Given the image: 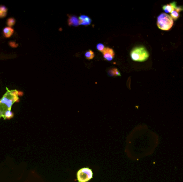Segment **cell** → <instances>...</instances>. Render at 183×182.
Instances as JSON below:
<instances>
[{
    "label": "cell",
    "mask_w": 183,
    "mask_h": 182,
    "mask_svg": "<svg viewBox=\"0 0 183 182\" xmlns=\"http://www.w3.org/2000/svg\"><path fill=\"white\" fill-rule=\"evenodd\" d=\"M149 57V54L146 48L142 46H136L130 52V57L132 61L137 62H144Z\"/></svg>",
    "instance_id": "cell-2"
},
{
    "label": "cell",
    "mask_w": 183,
    "mask_h": 182,
    "mask_svg": "<svg viewBox=\"0 0 183 182\" xmlns=\"http://www.w3.org/2000/svg\"><path fill=\"white\" fill-rule=\"evenodd\" d=\"M103 57L106 61H111L115 57V52L112 49L105 48L102 52Z\"/></svg>",
    "instance_id": "cell-5"
},
{
    "label": "cell",
    "mask_w": 183,
    "mask_h": 182,
    "mask_svg": "<svg viewBox=\"0 0 183 182\" xmlns=\"http://www.w3.org/2000/svg\"><path fill=\"white\" fill-rule=\"evenodd\" d=\"M176 7V2H173L169 4L164 5L162 7V8H163V10L164 11V12H166V13H170L172 11L175 10Z\"/></svg>",
    "instance_id": "cell-8"
},
{
    "label": "cell",
    "mask_w": 183,
    "mask_h": 182,
    "mask_svg": "<svg viewBox=\"0 0 183 182\" xmlns=\"http://www.w3.org/2000/svg\"><path fill=\"white\" fill-rule=\"evenodd\" d=\"M93 177V172L88 168H84L77 172V178L79 182H87Z\"/></svg>",
    "instance_id": "cell-4"
},
{
    "label": "cell",
    "mask_w": 183,
    "mask_h": 182,
    "mask_svg": "<svg viewBox=\"0 0 183 182\" xmlns=\"http://www.w3.org/2000/svg\"><path fill=\"white\" fill-rule=\"evenodd\" d=\"M179 12H177L176 10H173L172 12L170 13V17L172 18V19L175 20L178 19V18L179 17Z\"/></svg>",
    "instance_id": "cell-13"
},
{
    "label": "cell",
    "mask_w": 183,
    "mask_h": 182,
    "mask_svg": "<svg viewBox=\"0 0 183 182\" xmlns=\"http://www.w3.org/2000/svg\"><path fill=\"white\" fill-rule=\"evenodd\" d=\"M173 25V20L170 15L166 13H162L157 18V26L163 31H169Z\"/></svg>",
    "instance_id": "cell-3"
},
{
    "label": "cell",
    "mask_w": 183,
    "mask_h": 182,
    "mask_svg": "<svg viewBox=\"0 0 183 182\" xmlns=\"http://www.w3.org/2000/svg\"><path fill=\"white\" fill-rule=\"evenodd\" d=\"M105 46L102 43H99L96 46V48L98 49L99 51L100 52H102L104 50V49H105Z\"/></svg>",
    "instance_id": "cell-16"
},
{
    "label": "cell",
    "mask_w": 183,
    "mask_h": 182,
    "mask_svg": "<svg viewBox=\"0 0 183 182\" xmlns=\"http://www.w3.org/2000/svg\"><path fill=\"white\" fill-rule=\"evenodd\" d=\"M79 25L84 26H88L91 24L92 19L90 17L86 15H81L79 17Z\"/></svg>",
    "instance_id": "cell-7"
},
{
    "label": "cell",
    "mask_w": 183,
    "mask_h": 182,
    "mask_svg": "<svg viewBox=\"0 0 183 182\" xmlns=\"http://www.w3.org/2000/svg\"><path fill=\"white\" fill-rule=\"evenodd\" d=\"M85 56L86 59H87L88 60H92L94 58L95 55H94V53L92 50H89L88 51L86 52V53L85 54Z\"/></svg>",
    "instance_id": "cell-12"
},
{
    "label": "cell",
    "mask_w": 183,
    "mask_h": 182,
    "mask_svg": "<svg viewBox=\"0 0 183 182\" xmlns=\"http://www.w3.org/2000/svg\"><path fill=\"white\" fill-rule=\"evenodd\" d=\"M7 89V92L0 100V118H5V115L8 111H11L12 105L20 101L19 96H22L23 93L17 90H10Z\"/></svg>",
    "instance_id": "cell-1"
},
{
    "label": "cell",
    "mask_w": 183,
    "mask_h": 182,
    "mask_svg": "<svg viewBox=\"0 0 183 182\" xmlns=\"http://www.w3.org/2000/svg\"><path fill=\"white\" fill-rule=\"evenodd\" d=\"M13 117H14V113L11 111H8L5 113L4 119L5 120V119H10L12 118Z\"/></svg>",
    "instance_id": "cell-15"
},
{
    "label": "cell",
    "mask_w": 183,
    "mask_h": 182,
    "mask_svg": "<svg viewBox=\"0 0 183 182\" xmlns=\"http://www.w3.org/2000/svg\"><path fill=\"white\" fill-rule=\"evenodd\" d=\"M16 20L14 18H10L7 20V25L9 27H12L15 24Z\"/></svg>",
    "instance_id": "cell-14"
},
{
    "label": "cell",
    "mask_w": 183,
    "mask_h": 182,
    "mask_svg": "<svg viewBox=\"0 0 183 182\" xmlns=\"http://www.w3.org/2000/svg\"><path fill=\"white\" fill-rule=\"evenodd\" d=\"M69 18L68 20V25L70 26L77 27L79 25V18L74 15H68Z\"/></svg>",
    "instance_id": "cell-6"
},
{
    "label": "cell",
    "mask_w": 183,
    "mask_h": 182,
    "mask_svg": "<svg viewBox=\"0 0 183 182\" xmlns=\"http://www.w3.org/2000/svg\"><path fill=\"white\" fill-rule=\"evenodd\" d=\"M3 34H4V36L5 37H11L12 35V34H14V30L12 28L9 27H5L3 30Z\"/></svg>",
    "instance_id": "cell-9"
},
{
    "label": "cell",
    "mask_w": 183,
    "mask_h": 182,
    "mask_svg": "<svg viewBox=\"0 0 183 182\" xmlns=\"http://www.w3.org/2000/svg\"><path fill=\"white\" fill-rule=\"evenodd\" d=\"M108 75L110 76H120L121 74L120 73V71L116 68H112L110 69L108 72Z\"/></svg>",
    "instance_id": "cell-10"
},
{
    "label": "cell",
    "mask_w": 183,
    "mask_h": 182,
    "mask_svg": "<svg viewBox=\"0 0 183 182\" xmlns=\"http://www.w3.org/2000/svg\"><path fill=\"white\" fill-rule=\"evenodd\" d=\"M8 9L4 5H0V18H4L7 16Z\"/></svg>",
    "instance_id": "cell-11"
}]
</instances>
